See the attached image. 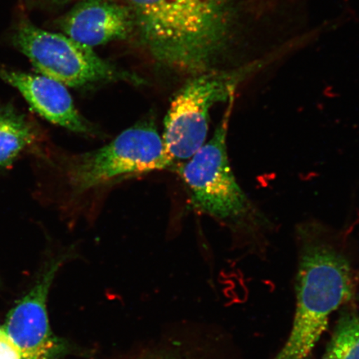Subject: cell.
Listing matches in <instances>:
<instances>
[{
  "label": "cell",
  "mask_w": 359,
  "mask_h": 359,
  "mask_svg": "<svg viewBox=\"0 0 359 359\" xmlns=\"http://www.w3.org/2000/svg\"><path fill=\"white\" fill-rule=\"evenodd\" d=\"M155 60L192 76L212 69L230 40L235 0H127Z\"/></svg>",
  "instance_id": "cell-1"
},
{
  "label": "cell",
  "mask_w": 359,
  "mask_h": 359,
  "mask_svg": "<svg viewBox=\"0 0 359 359\" xmlns=\"http://www.w3.org/2000/svg\"><path fill=\"white\" fill-rule=\"evenodd\" d=\"M297 233L300 250L293 325L284 346L272 359H308L332 314L353 293L351 264L326 228L307 223Z\"/></svg>",
  "instance_id": "cell-2"
},
{
  "label": "cell",
  "mask_w": 359,
  "mask_h": 359,
  "mask_svg": "<svg viewBox=\"0 0 359 359\" xmlns=\"http://www.w3.org/2000/svg\"><path fill=\"white\" fill-rule=\"evenodd\" d=\"M232 102L212 139L176 170L196 209L234 231L254 234L266 226L267 219L238 184L229 159L227 136Z\"/></svg>",
  "instance_id": "cell-3"
},
{
  "label": "cell",
  "mask_w": 359,
  "mask_h": 359,
  "mask_svg": "<svg viewBox=\"0 0 359 359\" xmlns=\"http://www.w3.org/2000/svg\"><path fill=\"white\" fill-rule=\"evenodd\" d=\"M273 60V56L231 71L210 70L192 76L179 90L165 116L161 137L172 168L180 161L190 159L205 144L212 107L234 100L238 88Z\"/></svg>",
  "instance_id": "cell-4"
},
{
  "label": "cell",
  "mask_w": 359,
  "mask_h": 359,
  "mask_svg": "<svg viewBox=\"0 0 359 359\" xmlns=\"http://www.w3.org/2000/svg\"><path fill=\"white\" fill-rule=\"evenodd\" d=\"M172 168L152 116L139 121L100 149L72 156L65 174L77 194L154 170Z\"/></svg>",
  "instance_id": "cell-5"
},
{
  "label": "cell",
  "mask_w": 359,
  "mask_h": 359,
  "mask_svg": "<svg viewBox=\"0 0 359 359\" xmlns=\"http://www.w3.org/2000/svg\"><path fill=\"white\" fill-rule=\"evenodd\" d=\"M12 41L40 75L66 87L83 88L111 82L144 83L137 75L102 60L93 48L65 34L38 28L27 20L21 21L13 31Z\"/></svg>",
  "instance_id": "cell-6"
},
{
  "label": "cell",
  "mask_w": 359,
  "mask_h": 359,
  "mask_svg": "<svg viewBox=\"0 0 359 359\" xmlns=\"http://www.w3.org/2000/svg\"><path fill=\"white\" fill-rule=\"evenodd\" d=\"M66 257L47 263L34 285L8 313L4 330L24 359H60L70 346L51 330L47 311L49 290Z\"/></svg>",
  "instance_id": "cell-7"
},
{
  "label": "cell",
  "mask_w": 359,
  "mask_h": 359,
  "mask_svg": "<svg viewBox=\"0 0 359 359\" xmlns=\"http://www.w3.org/2000/svg\"><path fill=\"white\" fill-rule=\"evenodd\" d=\"M0 79L16 88L30 107L48 122L84 136H101L100 129L79 114L64 84L43 75L4 67H0Z\"/></svg>",
  "instance_id": "cell-8"
},
{
  "label": "cell",
  "mask_w": 359,
  "mask_h": 359,
  "mask_svg": "<svg viewBox=\"0 0 359 359\" xmlns=\"http://www.w3.org/2000/svg\"><path fill=\"white\" fill-rule=\"evenodd\" d=\"M60 28L74 41L93 48L128 39L136 22L129 6L109 0H83L62 18Z\"/></svg>",
  "instance_id": "cell-9"
},
{
  "label": "cell",
  "mask_w": 359,
  "mask_h": 359,
  "mask_svg": "<svg viewBox=\"0 0 359 359\" xmlns=\"http://www.w3.org/2000/svg\"><path fill=\"white\" fill-rule=\"evenodd\" d=\"M40 140L31 121L12 106L0 107V170L11 167Z\"/></svg>",
  "instance_id": "cell-10"
},
{
  "label": "cell",
  "mask_w": 359,
  "mask_h": 359,
  "mask_svg": "<svg viewBox=\"0 0 359 359\" xmlns=\"http://www.w3.org/2000/svg\"><path fill=\"white\" fill-rule=\"evenodd\" d=\"M322 359H359V316L344 311Z\"/></svg>",
  "instance_id": "cell-11"
},
{
  "label": "cell",
  "mask_w": 359,
  "mask_h": 359,
  "mask_svg": "<svg viewBox=\"0 0 359 359\" xmlns=\"http://www.w3.org/2000/svg\"><path fill=\"white\" fill-rule=\"evenodd\" d=\"M0 359H24L20 349L1 327H0Z\"/></svg>",
  "instance_id": "cell-12"
},
{
  "label": "cell",
  "mask_w": 359,
  "mask_h": 359,
  "mask_svg": "<svg viewBox=\"0 0 359 359\" xmlns=\"http://www.w3.org/2000/svg\"><path fill=\"white\" fill-rule=\"evenodd\" d=\"M143 359H186V358H182L173 356V355H167V354H165V355H154V356H151L149 358H145Z\"/></svg>",
  "instance_id": "cell-13"
}]
</instances>
